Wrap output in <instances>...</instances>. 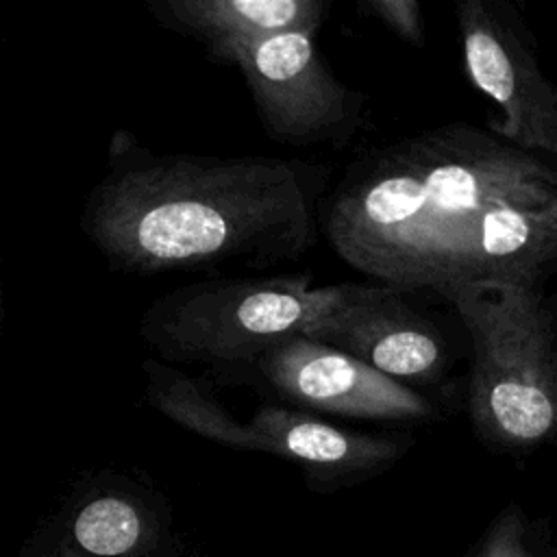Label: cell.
I'll use <instances>...</instances> for the list:
<instances>
[{"mask_svg":"<svg viewBox=\"0 0 557 557\" xmlns=\"http://www.w3.org/2000/svg\"><path fill=\"white\" fill-rule=\"evenodd\" d=\"M322 233L344 263L403 292L542 285L557 270V159L444 124L352 163Z\"/></svg>","mask_w":557,"mask_h":557,"instance_id":"cell-1","label":"cell"},{"mask_svg":"<svg viewBox=\"0 0 557 557\" xmlns=\"http://www.w3.org/2000/svg\"><path fill=\"white\" fill-rule=\"evenodd\" d=\"M326 183L322 163L154 154L120 131L81 228L120 272L268 268L315 246Z\"/></svg>","mask_w":557,"mask_h":557,"instance_id":"cell-2","label":"cell"},{"mask_svg":"<svg viewBox=\"0 0 557 557\" xmlns=\"http://www.w3.org/2000/svg\"><path fill=\"white\" fill-rule=\"evenodd\" d=\"M442 298L470 337L474 431L505 448L557 440V300L518 281L463 283Z\"/></svg>","mask_w":557,"mask_h":557,"instance_id":"cell-3","label":"cell"},{"mask_svg":"<svg viewBox=\"0 0 557 557\" xmlns=\"http://www.w3.org/2000/svg\"><path fill=\"white\" fill-rule=\"evenodd\" d=\"M309 274L213 278L181 285L154 298L139 335L168 363L237 370L276 344L307 335L344 309L361 283L311 287Z\"/></svg>","mask_w":557,"mask_h":557,"instance_id":"cell-4","label":"cell"},{"mask_svg":"<svg viewBox=\"0 0 557 557\" xmlns=\"http://www.w3.org/2000/svg\"><path fill=\"white\" fill-rule=\"evenodd\" d=\"M318 30H289L235 41L211 52L233 63L250 91L263 131L287 146H344L363 122L366 96L324 63Z\"/></svg>","mask_w":557,"mask_h":557,"instance_id":"cell-5","label":"cell"},{"mask_svg":"<svg viewBox=\"0 0 557 557\" xmlns=\"http://www.w3.org/2000/svg\"><path fill=\"white\" fill-rule=\"evenodd\" d=\"M463 70L492 102L490 133L522 150L557 159V83L542 70L535 39L507 0L455 4Z\"/></svg>","mask_w":557,"mask_h":557,"instance_id":"cell-6","label":"cell"},{"mask_svg":"<svg viewBox=\"0 0 557 557\" xmlns=\"http://www.w3.org/2000/svg\"><path fill=\"white\" fill-rule=\"evenodd\" d=\"M289 403L366 420H433L437 407L420 394L352 355L307 335L270 348L255 366Z\"/></svg>","mask_w":557,"mask_h":557,"instance_id":"cell-7","label":"cell"},{"mask_svg":"<svg viewBox=\"0 0 557 557\" xmlns=\"http://www.w3.org/2000/svg\"><path fill=\"white\" fill-rule=\"evenodd\" d=\"M311 339L339 348L413 387L440 383L448 370L442 331L389 285H359L357 296L322 322Z\"/></svg>","mask_w":557,"mask_h":557,"instance_id":"cell-8","label":"cell"},{"mask_svg":"<svg viewBox=\"0 0 557 557\" xmlns=\"http://www.w3.org/2000/svg\"><path fill=\"white\" fill-rule=\"evenodd\" d=\"M233 446L289 457L313 470H368L392 459L400 444L368 433H352L311 413L261 405L250 422L237 426Z\"/></svg>","mask_w":557,"mask_h":557,"instance_id":"cell-9","label":"cell"},{"mask_svg":"<svg viewBox=\"0 0 557 557\" xmlns=\"http://www.w3.org/2000/svg\"><path fill=\"white\" fill-rule=\"evenodd\" d=\"M146 9L161 26L205 41L211 54L235 41L318 30L329 4L324 0H150Z\"/></svg>","mask_w":557,"mask_h":557,"instance_id":"cell-10","label":"cell"},{"mask_svg":"<svg viewBox=\"0 0 557 557\" xmlns=\"http://www.w3.org/2000/svg\"><path fill=\"white\" fill-rule=\"evenodd\" d=\"M74 537L81 548L91 555H124L141 537L139 509L122 494L96 496L76 513Z\"/></svg>","mask_w":557,"mask_h":557,"instance_id":"cell-11","label":"cell"},{"mask_svg":"<svg viewBox=\"0 0 557 557\" xmlns=\"http://www.w3.org/2000/svg\"><path fill=\"white\" fill-rule=\"evenodd\" d=\"M359 9L383 22L403 41L422 48L426 39L422 7L416 0H361Z\"/></svg>","mask_w":557,"mask_h":557,"instance_id":"cell-12","label":"cell"},{"mask_svg":"<svg viewBox=\"0 0 557 557\" xmlns=\"http://www.w3.org/2000/svg\"><path fill=\"white\" fill-rule=\"evenodd\" d=\"M520 520L516 513L507 516L494 537H492V544L485 553V557H529L524 546H522V533H520Z\"/></svg>","mask_w":557,"mask_h":557,"instance_id":"cell-13","label":"cell"}]
</instances>
